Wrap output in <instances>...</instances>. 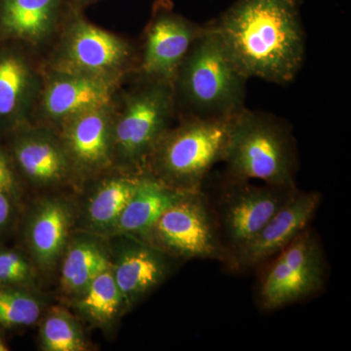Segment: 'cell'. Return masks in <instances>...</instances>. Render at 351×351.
Instances as JSON below:
<instances>
[{"label":"cell","mask_w":351,"mask_h":351,"mask_svg":"<svg viewBox=\"0 0 351 351\" xmlns=\"http://www.w3.org/2000/svg\"><path fill=\"white\" fill-rule=\"evenodd\" d=\"M212 24L248 80L284 85L299 73L306 39L298 0H237Z\"/></svg>","instance_id":"cell-1"},{"label":"cell","mask_w":351,"mask_h":351,"mask_svg":"<svg viewBox=\"0 0 351 351\" xmlns=\"http://www.w3.org/2000/svg\"><path fill=\"white\" fill-rule=\"evenodd\" d=\"M247 82L210 23L173 80L176 114L180 119H232L246 108Z\"/></svg>","instance_id":"cell-2"},{"label":"cell","mask_w":351,"mask_h":351,"mask_svg":"<svg viewBox=\"0 0 351 351\" xmlns=\"http://www.w3.org/2000/svg\"><path fill=\"white\" fill-rule=\"evenodd\" d=\"M223 162L226 175L295 188L297 144L285 120L245 108L230 121Z\"/></svg>","instance_id":"cell-3"},{"label":"cell","mask_w":351,"mask_h":351,"mask_svg":"<svg viewBox=\"0 0 351 351\" xmlns=\"http://www.w3.org/2000/svg\"><path fill=\"white\" fill-rule=\"evenodd\" d=\"M121 88V87H120ZM117 91L113 117V166L141 175L154 147L176 117L172 82L138 76L126 91Z\"/></svg>","instance_id":"cell-4"},{"label":"cell","mask_w":351,"mask_h":351,"mask_svg":"<svg viewBox=\"0 0 351 351\" xmlns=\"http://www.w3.org/2000/svg\"><path fill=\"white\" fill-rule=\"evenodd\" d=\"M230 121L180 119L157 143L143 174L182 193L201 191L212 169L223 162Z\"/></svg>","instance_id":"cell-5"},{"label":"cell","mask_w":351,"mask_h":351,"mask_svg":"<svg viewBox=\"0 0 351 351\" xmlns=\"http://www.w3.org/2000/svg\"><path fill=\"white\" fill-rule=\"evenodd\" d=\"M44 58L46 68L122 85L135 73L138 57L130 41L85 18L73 8Z\"/></svg>","instance_id":"cell-6"},{"label":"cell","mask_w":351,"mask_h":351,"mask_svg":"<svg viewBox=\"0 0 351 351\" xmlns=\"http://www.w3.org/2000/svg\"><path fill=\"white\" fill-rule=\"evenodd\" d=\"M262 267L256 304L267 313L315 298L324 291L329 276L324 248L311 226Z\"/></svg>","instance_id":"cell-7"},{"label":"cell","mask_w":351,"mask_h":351,"mask_svg":"<svg viewBox=\"0 0 351 351\" xmlns=\"http://www.w3.org/2000/svg\"><path fill=\"white\" fill-rule=\"evenodd\" d=\"M138 239L179 262L212 260L226 267L230 260L211 202L203 189L188 193L168 208Z\"/></svg>","instance_id":"cell-8"},{"label":"cell","mask_w":351,"mask_h":351,"mask_svg":"<svg viewBox=\"0 0 351 351\" xmlns=\"http://www.w3.org/2000/svg\"><path fill=\"white\" fill-rule=\"evenodd\" d=\"M221 184L216 196L203 191L211 202L219 234L230 254L228 267L233 256L292 197L298 186L286 188L263 182L257 184L226 174Z\"/></svg>","instance_id":"cell-9"},{"label":"cell","mask_w":351,"mask_h":351,"mask_svg":"<svg viewBox=\"0 0 351 351\" xmlns=\"http://www.w3.org/2000/svg\"><path fill=\"white\" fill-rule=\"evenodd\" d=\"M45 71L40 52L0 40V140L32 121Z\"/></svg>","instance_id":"cell-10"},{"label":"cell","mask_w":351,"mask_h":351,"mask_svg":"<svg viewBox=\"0 0 351 351\" xmlns=\"http://www.w3.org/2000/svg\"><path fill=\"white\" fill-rule=\"evenodd\" d=\"M204 29L205 25L176 12L170 0H157L134 73L147 80L173 82L182 62Z\"/></svg>","instance_id":"cell-11"},{"label":"cell","mask_w":351,"mask_h":351,"mask_svg":"<svg viewBox=\"0 0 351 351\" xmlns=\"http://www.w3.org/2000/svg\"><path fill=\"white\" fill-rule=\"evenodd\" d=\"M21 181L40 189L76 181L68 154L54 128L29 122L3 140Z\"/></svg>","instance_id":"cell-12"},{"label":"cell","mask_w":351,"mask_h":351,"mask_svg":"<svg viewBox=\"0 0 351 351\" xmlns=\"http://www.w3.org/2000/svg\"><path fill=\"white\" fill-rule=\"evenodd\" d=\"M113 100L80 113L55 129L77 182L99 179L114 170Z\"/></svg>","instance_id":"cell-13"},{"label":"cell","mask_w":351,"mask_h":351,"mask_svg":"<svg viewBox=\"0 0 351 351\" xmlns=\"http://www.w3.org/2000/svg\"><path fill=\"white\" fill-rule=\"evenodd\" d=\"M322 201L318 191L298 189L260 232L233 256L228 269L232 272H247L258 269L283 250L311 226Z\"/></svg>","instance_id":"cell-14"},{"label":"cell","mask_w":351,"mask_h":351,"mask_svg":"<svg viewBox=\"0 0 351 351\" xmlns=\"http://www.w3.org/2000/svg\"><path fill=\"white\" fill-rule=\"evenodd\" d=\"M112 239L117 241L110 248V267L128 311L162 285L179 261L138 237Z\"/></svg>","instance_id":"cell-15"},{"label":"cell","mask_w":351,"mask_h":351,"mask_svg":"<svg viewBox=\"0 0 351 351\" xmlns=\"http://www.w3.org/2000/svg\"><path fill=\"white\" fill-rule=\"evenodd\" d=\"M121 86L45 66L32 122L57 129L80 113L110 103Z\"/></svg>","instance_id":"cell-16"},{"label":"cell","mask_w":351,"mask_h":351,"mask_svg":"<svg viewBox=\"0 0 351 351\" xmlns=\"http://www.w3.org/2000/svg\"><path fill=\"white\" fill-rule=\"evenodd\" d=\"M71 8V0H0V40L40 52L54 43Z\"/></svg>","instance_id":"cell-17"},{"label":"cell","mask_w":351,"mask_h":351,"mask_svg":"<svg viewBox=\"0 0 351 351\" xmlns=\"http://www.w3.org/2000/svg\"><path fill=\"white\" fill-rule=\"evenodd\" d=\"M75 223V209L64 198H41L32 206L25 221V242L36 269H54L73 235Z\"/></svg>","instance_id":"cell-18"},{"label":"cell","mask_w":351,"mask_h":351,"mask_svg":"<svg viewBox=\"0 0 351 351\" xmlns=\"http://www.w3.org/2000/svg\"><path fill=\"white\" fill-rule=\"evenodd\" d=\"M60 262V289L73 301L110 267V247L104 237L82 232L71 235Z\"/></svg>","instance_id":"cell-19"},{"label":"cell","mask_w":351,"mask_h":351,"mask_svg":"<svg viewBox=\"0 0 351 351\" xmlns=\"http://www.w3.org/2000/svg\"><path fill=\"white\" fill-rule=\"evenodd\" d=\"M138 178L117 170L100 177L83 206V232L108 239L137 188Z\"/></svg>","instance_id":"cell-20"},{"label":"cell","mask_w":351,"mask_h":351,"mask_svg":"<svg viewBox=\"0 0 351 351\" xmlns=\"http://www.w3.org/2000/svg\"><path fill=\"white\" fill-rule=\"evenodd\" d=\"M188 193L170 188L151 176L141 174L137 188L108 239L120 235L141 237L168 208L179 202Z\"/></svg>","instance_id":"cell-21"},{"label":"cell","mask_w":351,"mask_h":351,"mask_svg":"<svg viewBox=\"0 0 351 351\" xmlns=\"http://www.w3.org/2000/svg\"><path fill=\"white\" fill-rule=\"evenodd\" d=\"M73 304L82 319L103 330L110 329L120 316L127 313L110 265L73 300Z\"/></svg>","instance_id":"cell-22"},{"label":"cell","mask_w":351,"mask_h":351,"mask_svg":"<svg viewBox=\"0 0 351 351\" xmlns=\"http://www.w3.org/2000/svg\"><path fill=\"white\" fill-rule=\"evenodd\" d=\"M39 343L43 351L89 350L80 321L61 306L51 307L44 313L39 327Z\"/></svg>","instance_id":"cell-23"},{"label":"cell","mask_w":351,"mask_h":351,"mask_svg":"<svg viewBox=\"0 0 351 351\" xmlns=\"http://www.w3.org/2000/svg\"><path fill=\"white\" fill-rule=\"evenodd\" d=\"M45 313V302L36 289L0 286V329L31 327Z\"/></svg>","instance_id":"cell-24"},{"label":"cell","mask_w":351,"mask_h":351,"mask_svg":"<svg viewBox=\"0 0 351 351\" xmlns=\"http://www.w3.org/2000/svg\"><path fill=\"white\" fill-rule=\"evenodd\" d=\"M38 270L29 255L0 244V286L36 289Z\"/></svg>","instance_id":"cell-25"},{"label":"cell","mask_w":351,"mask_h":351,"mask_svg":"<svg viewBox=\"0 0 351 351\" xmlns=\"http://www.w3.org/2000/svg\"><path fill=\"white\" fill-rule=\"evenodd\" d=\"M0 189L8 193L17 204L20 202L22 181L2 140H0Z\"/></svg>","instance_id":"cell-26"},{"label":"cell","mask_w":351,"mask_h":351,"mask_svg":"<svg viewBox=\"0 0 351 351\" xmlns=\"http://www.w3.org/2000/svg\"><path fill=\"white\" fill-rule=\"evenodd\" d=\"M16 205L13 198L0 189V233L6 232L12 225Z\"/></svg>","instance_id":"cell-27"},{"label":"cell","mask_w":351,"mask_h":351,"mask_svg":"<svg viewBox=\"0 0 351 351\" xmlns=\"http://www.w3.org/2000/svg\"><path fill=\"white\" fill-rule=\"evenodd\" d=\"M99 0H71V5L78 10H84L86 7L96 3Z\"/></svg>","instance_id":"cell-28"},{"label":"cell","mask_w":351,"mask_h":351,"mask_svg":"<svg viewBox=\"0 0 351 351\" xmlns=\"http://www.w3.org/2000/svg\"><path fill=\"white\" fill-rule=\"evenodd\" d=\"M10 350V348H9L8 343L5 341V339L2 337V335L0 334V351H8Z\"/></svg>","instance_id":"cell-29"}]
</instances>
